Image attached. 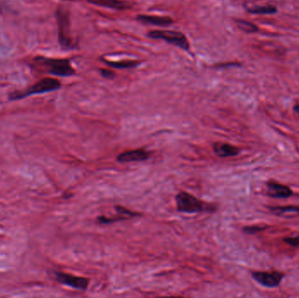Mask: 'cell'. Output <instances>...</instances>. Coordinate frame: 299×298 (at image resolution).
<instances>
[{
  "mask_svg": "<svg viewBox=\"0 0 299 298\" xmlns=\"http://www.w3.org/2000/svg\"><path fill=\"white\" fill-rule=\"evenodd\" d=\"M148 37L151 39H162L169 44L176 46L183 50L187 51L190 48L189 41L184 33L177 31L154 30L148 33Z\"/></svg>",
  "mask_w": 299,
  "mask_h": 298,
  "instance_id": "5",
  "label": "cell"
},
{
  "mask_svg": "<svg viewBox=\"0 0 299 298\" xmlns=\"http://www.w3.org/2000/svg\"><path fill=\"white\" fill-rule=\"evenodd\" d=\"M212 149L216 155L220 158H230V157H236L240 153L239 148L233 146L229 143H222L217 142L213 143Z\"/></svg>",
  "mask_w": 299,
  "mask_h": 298,
  "instance_id": "10",
  "label": "cell"
},
{
  "mask_svg": "<svg viewBox=\"0 0 299 298\" xmlns=\"http://www.w3.org/2000/svg\"><path fill=\"white\" fill-rule=\"evenodd\" d=\"M105 62L107 63V65L109 66L117 69H133V68L140 65V62L136 61V60H123V61L105 60Z\"/></svg>",
  "mask_w": 299,
  "mask_h": 298,
  "instance_id": "14",
  "label": "cell"
},
{
  "mask_svg": "<svg viewBox=\"0 0 299 298\" xmlns=\"http://www.w3.org/2000/svg\"><path fill=\"white\" fill-rule=\"evenodd\" d=\"M57 24H58V40L63 49L74 48L72 37L70 33V19L68 10L64 6H59L56 11Z\"/></svg>",
  "mask_w": 299,
  "mask_h": 298,
  "instance_id": "4",
  "label": "cell"
},
{
  "mask_svg": "<svg viewBox=\"0 0 299 298\" xmlns=\"http://www.w3.org/2000/svg\"><path fill=\"white\" fill-rule=\"evenodd\" d=\"M115 209L119 215H126L127 217H135V216H141L140 214H137V212H132L128 209H126L123 206H115Z\"/></svg>",
  "mask_w": 299,
  "mask_h": 298,
  "instance_id": "17",
  "label": "cell"
},
{
  "mask_svg": "<svg viewBox=\"0 0 299 298\" xmlns=\"http://www.w3.org/2000/svg\"><path fill=\"white\" fill-rule=\"evenodd\" d=\"M284 242L293 247H299V237H289L284 239Z\"/></svg>",
  "mask_w": 299,
  "mask_h": 298,
  "instance_id": "20",
  "label": "cell"
},
{
  "mask_svg": "<svg viewBox=\"0 0 299 298\" xmlns=\"http://www.w3.org/2000/svg\"><path fill=\"white\" fill-rule=\"evenodd\" d=\"M137 19L144 24L153 25L158 27H168L174 23V19L170 17L162 16L143 15L139 14Z\"/></svg>",
  "mask_w": 299,
  "mask_h": 298,
  "instance_id": "11",
  "label": "cell"
},
{
  "mask_svg": "<svg viewBox=\"0 0 299 298\" xmlns=\"http://www.w3.org/2000/svg\"><path fill=\"white\" fill-rule=\"evenodd\" d=\"M151 153L144 149L132 150L123 152L117 156V160L119 163L145 161L149 159Z\"/></svg>",
  "mask_w": 299,
  "mask_h": 298,
  "instance_id": "8",
  "label": "cell"
},
{
  "mask_svg": "<svg viewBox=\"0 0 299 298\" xmlns=\"http://www.w3.org/2000/svg\"><path fill=\"white\" fill-rule=\"evenodd\" d=\"M175 201L177 210L184 214L213 212H216L217 209V207L212 204L204 202L186 191H180V194H177Z\"/></svg>",
  "mask_w": 299,
  "mask_h": 298,
  "instance_id": "2",
  "label": "cell"
},
{
  "mask_svg": "<svg viewBox=\"0 0 299 298\" xmlns=\"http://www.w3.org/2000/svg\"><path fill=\"white\" fill-rule=\"evenodd\" d=\"M267 193L270 197L276 198V199H285V198L290 197L293 194L290 188L286 185L275 182L268 183Z\"/></svg>",
  "mask_w": 299,
  "mask_h": 298,
  "instance_id": "9",
  "label": "cell"
},
{
  "mask_svg": "<svg viewBox=\"0 0 299 298\" xmlns=\"http://www.w3.org/2000/svg\"><path fill=\"white\" fill-rule=\"evenodd\" d=\"M264 229H266V227H260V226H251V227H244L243 231L247 232V233L252 235V233H255V232H260V231H263Z\"/></svg>",
  "mask_w": 299,
  "mask_h": 298,
  "instance_id": "19",
  "label": "cell"
},
{
  "mask_svg": "<svg viewBox=\"0 0 299 298\" xmlns=\"http://www.w3.org/2000/svg\"><path fill=\"white\" fill-rule=\"evenodd\" d=\"M294 111H295L296 113H297L299 115V104L295 105V107H294Z\"/></svg>",
  "mask_w": 299,
  "mask_h": 298,
  "instance_id": "22",
  "label": "cell"
},
{
  "mask_svg": "<svg viewBox=\"0 0 299 298\" xmlns=\"http://www.w3.org/2000/svg\"><path fill=\"white\" fill-rule=\"evenodd\" d=\"M101 75L105 79H113L115 77V75H116L113 71L108 70V69H102L101 70Z\"/></svg>",
  "mask_w": 299,
  "mask_h": 298,
  "instance_id": "21",
  "label": "cell"
},
{
  "mask_svg": "<svg viewBox=\"0 0 299 298\" xmlns=\"http://www.w3.org/2000/svg\"><path fill=\"white\" fill-rule=\"evenodd\" d=\"M33 67L36 70H43V72L50 75L60 77H69L75 74L71 63L67 59H53L38 56L33 59Z\"/></svg>",
  "mask_w": 299,
  "mask_h": 298,
  "instance_id": "1",
  "label": "cell"
},
{
  "mask_svg": "<svg viewBox=\"0 0 299 298\" xmlns=\"http://www.w3.org/2000/svg\"><path fill=\"white\" fill-rule=\"evenodd\" d=\"M54 278L58 283H61L63 285L81 290H86L90 283V280L88 278L77 276L75 274H68L64 272H54Z\"/></svg>",
  "mask_w": 299,
  "mask_h": 298,
  "instance_id": "6",
  "label": "cell"
},
{
  "mask_svg": "<svg viewBox=\"0 0 299 298\" xmlns=\"http://www.w3.org/2000/svg\"><path fill=\"white\" fill-rule=\"evenodd\" d=\"M271 211L276 214H284V212H299V206H277L271 208Z\"/></svg>",
  "mask_w": 299,
  "mask_h": 298,
  "instance_id": "16",
  "label": "cell"
},
{
  "mask_svg": "<svg viewBox=\"0 0 299 298\" xmlns=\"http://www.w3.org/2000/svg\"><path fill=\"white\" fill-rule=\"evenodd\" d=\"M60 87H61V83L58 79L50 77L43 78L26 90L11 93L9 95V100L17 101V100H21V99L26 98L28 96L52 92L54 90H59Z\"/></svg>",
  "mask_w": 299,
  "mask_h": 298,
  "instance_id": "3",
  "label": "cell"
},
{
  "mask_svg": "<svg viewBox=\"0 0 299 298\" xmlns=\"http://www.w3.org/2000/svg\"><path fill=\"white\" fill-rule=\"evenodd\" d=\"M246 10L252 14H260V15H273L279 12L276 6L272 5H266V6H253V7H246Z\"/></svg>",
  "mask_w": 299,
  "mask_h": 298,
  "instance_id": "13",
  "label": "cell"
},
{
  "mask_svg": "<svg viewBox=\"0 0 299 298\" xmlns=\"http://www.w3.org/2000/svg\"><path fill=\"white\" fill-rule=\"evenodd\" d=\"M129 217H120V218H107V217H98L97 221L99 223L101 224H111L114 222H117V221H123V220H127Z\"/></svg>",
  "mask_w": 299,
  "mask_h": 298,
  "instance_id": "18",
  "label": "cell"
},
{
  "mask_svg": "<svg viewBox=\"0 0 299 298\" xmlns=\"http://www.w3.org/2000/svg\"><path fill=\"white\" fill-rule=\"evenodd\" d=\"M237 25L240 30L243 31L246 33H258L259 31L257 25H254L252 22H249L248 20H244V19H237Z\"/></svg>",
  "mask_w": 299,
  "mask_h": 298,
  "instance_id": "15",
  "label": "cell"
},
{
  "mask_svg": "<svg viewBox=\"0 0 299 298\" xmlns=\"http://www.w3.org/2000/svg\"><path fill=\"white\" fill-rule=\"evenodd\" d=\"M252 276L263 286L275 288L281 283L284 274L279 272H253Z\"/></svg>",
  "mask_w": 299,
  "mask_h": 298,
  "instance_id": "7",
  "label": "cell"
},
{
  "mask_svg": "<svg viewBox=\"0 0 299 298\" xmlns=\"http://www.w3.org/2000/svg\"><path fill=\"white\" fill-rule=\"evenodd\" d=\"M88 2L95 6L107 7L111 9H129L130 6L123 0H87Z\"/></svg>",
  "mask_w": 299,
  "mask_h": 298,
  "instance_id": "12",
  "label": "cell"
}]
</instances>
